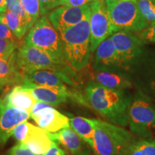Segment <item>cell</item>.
Masks as SVG:
<instances>
[{
  "mask_svg": "<svg viewBox=\"0 0 155 155\" xmlns=\"http://www.w3.org/2000/svg\"><path fill=\"white\" fill-rule=\"evenodd\" d=\"M30 124V123H29L27 121H24L17 125L13 130L12 136L19 141V143L22 142L23 139H24L28 131Z\"/></svg>",
  "mask_w": 155,
  "mask_h": 155,
  "instance_id": "83f0119b",
  "label": "cell"
},
{
  "mask_svg": "<svg viewBox=\"0 0 155 155\" xmlns=\"http://www.w3.org/2000/svg\"><path fill=\"white\" fill-rule=\"evenodd\" d=\"M89 18L91 52L94 53L101 42L117 32L112 25L104 0L90 4Z\"/></svg>",
  "mask_w": 155,
  "mask_h": 155,
  "instance_id": "9c48e42d",
  "label": "cell"
},
{
  "mask_svg": "<svg viewBox=\"0 0 155 155\" xmlns=\"http://www.w3.org/2000/svg\"><path fill=\"white\" fill-rule=\"evenodd\" d=\"M60 1L61 0H39L41 15H45L50 9L55 8Z\"/></svg>",
  "mask_w": 155,
  "mask_h": 155,
  "instance_id": "4dcf8cb0",
  "label": "cell"
},
{
  "mask_svg": "<svg viewBox=\"0 0 155 155\" xmlns=\"http://www.w3.org/2000/svg\"><path fill=\"white\" fill-rule=\"evenodd\" d=\"M89 18L60 34L64 58L73 71H79L83 69L90 60L91 52Z\"/></svg>",
  "mask_w": 155,
  "mask_h": 155,
  "instance_id": "7a4b0ae2",
  "label": "cell"
},
{
  "mask_svg": "<svg viewBox=\"0 0 155 155\" xmlns=\"http://www.w3.org/2000/svg\"><path fill=\"white\" fill-rule=\"evenodd\" d=\"M16 53L17 51L8 59L0 58V85L2 88L22 82V76L16 65Z\"/></svg>",
  "mask_w": 155,
  "mask_h": 155,
  "instance_id": "d6986e66",
  "label": "cell"
},
{
  "mask_svg": "<svg viewBox=\"0 0 155 155\" xmlns=\"http://www.w3.org/2000/svg\"><path fill=\"white\" fill-rule=\"evenodd\" d=\"M85 93L90 107L110 123L123 127L129 124V110L132 99L124 91L91 82L87 85Z\"/></svg>",
  "mask_w": 155,
  "mask_h": 155,
  "instance_id": "6da1fadb",
  "label": "cell"
},
{
  "mask_svg": "<svg viewBox=\"0 0 155 155\" xmlns=\"http://www.w3.org/2000/svg\"><path fill=\"white\" fill-rule=\"evenodd\" d=\"M7 10L13 12L18 15L27 31L30 30L29 18L22 7L20 0H7Z\"/></svg>",
  "mask_w": 155,
  "mask_h": 155,
  "instance_id": "d4e9b609",
  "label": "cell"
},
{
  "mask_svg": "<svg viewBox=\"0 0 155 155\" xmlns=\"http://www.w3.org/2000/svg\"><path fill=\"white\" fill-rule=\"evenodd\" d=\"M20 85L28 88L38 101L46 103L51 106H59L67 102L68 98L71 99L68 94L58 89L38 86L25 80H22Z\"/></svg>",
  "mask_w": 155,
  "mask_h": 155,
  "instance_id": "9a60e30c",
  "label": "cell"
},
{
  "mask_svg": "<svg viewBox=\"0 0 155 155\" xmlns=\"http://www.w3.org/2000/svg\"><path fill=\"white\" fill-rule=\"evenodd\" d=\"M0 88H2V86H1V85H0Z\"/></svg>",
  "mask_w": 155,
  "mask_h": 155,
  "instance_id": "8d00e7d4",
  "label": "cell"
},
{
  "mask_svg": "<svg viewBox=\"0 0 155 155\" xmlns=\"http://www.w3.org/2000/svg\"><path fill=\"white\" fill-rule=\"evenodd\" d=\"M154 1H155V0H154Z\"/></svg>",
  "mask_w": 155,
  "mask_h": 155,
  "instance_id": "ab89813d",
  "label": "cell"
},
{
  "mask_svg": "<svg viewBox=\"0 0 155 155\" xmlns=\"http://www.w3.org/2000/svg\"><path fill=\"white\" fill-rule=\"evenodd\" d=\"M131 134L139 138H150L155 129V108L147 96L137 94L129 110Z\"/></svg>",
  "mask_w": 155,
  "mask_h": 155,
  "instance_id": "52a82bcc",
  "label": "cell"
},
{
  "mask_svg": "<svg viewBox=\"0 0 155 155\" xmlns=\"http://www.w3.org/2000/svg\"><path fill=\"white\" fill-rule=\"evenodd\" d=\"M16 65L22 76L25 73L38 70H51L70 76L73 74V69L65 61L45 50L25 44L19 46L17 51Z\"/></svg>",
  "mask_w": 155,
  "mask_h": 155,
  "instance_id": "3957f363",
  "label": "cell"
},
{
  "mask_svg": "<svg viewBox=\"0 0 155 155\" xmlns=\"http://www.w3.org/2000/svg\"><path fill=\"white\" fill-rule=\"evenodd\" d=\"M30 118L39 127L47 132L55 134L70 127V119L46 103H35L30 112Z\"/></svg>",
  "mask_w": 155,
  "mask_h": 155,
  "instance_id": "30bf717a",
  "label": "cell"
},
{
  "mask_svg": "<svg viewBox=\"0 0 155 155\" xmlns=\"http://www.w3.org/2000/svg\"><path fill=\"white\" fill-rule=\"evenodd\" d=\"M19 144L24 145L34 154L43 155L57 143L52 138L51 134L30 124L26 136Z\"/></svg>",
  "mask_w": 155,
  "mask_h": 155,
  "instance_id": "4fadbf2b",
  "label": "cell"
},
{
  "mask_svg": "<svg viewBox=\"0 0 155 155\" xmlns=\"http://www.w3.org/2000/svg\"><path fill=\"white\" fill-rule=\"evenodd\" d=\"M7 155H35L22 144H16L9 150Z\"/></svg>",
  "mask_w": 155,
  "mask_h": 155,
  "instance_id": "1f68e13d",
  "label": "cell"
},
{
  "mask_svg": "<svg viewBox=\"0 0 155 155\" xmlns=\"http://www.w3.org/2000/svg\"><path fill=\"white\" fill-rule=\"evenodd\" d=\"M111 22L116 31L127 30L134 33L149 26L134 2L104 0Z\"/></svg>",
  "mask_w": 155,
  "mask_h": 155,
  "instance_id": "5b68a950",
  "label": "cell"
},
{
  "mask_svg": "<svg viewBox=\"0 0 155 155\" xmlns=\"http://www.w3.org/2000/svg\"><path fill=\"white\" fill-rule=\"evenodd\" d=\"M20 2L25 13L28 15L31 29L41 15L39 0H20Z\"/></svg>",
  "mask_w": 155,
  "mask_h": 155,
  "instance_id": "cb8c5ba5",
  "label": "cell"
},
{
  "mask_svg": "<svg viewBox=\"0 0 155 155\" xmlns=\"http://www.w3.org/2000/svg\"><path fill=\"white\" fill-rule=\"evenodd\" d=\"M94 79L95 82L101 86L116 90L124 91L133 87L132 83L129 79L113 71H96Z\"/></svg>",
  "mask_w": 155,
  "mask_h": 155,
  "instance_id": "ac0fdd59",
  "label": "cell"
},
{
  "mask_svg": "<svg viewBox=\"0 0 155 155\" xmlns=\"http://www.w3.org/2000/svg\"><path fill=\"white\" fill-rule=\"evenodd\" d=\"M141 16L149 26L155 22V1L154 0H135Z\"/></svg>",
  "mask_w": 155,
  "mask_h": 155,
  "instance_id": "603a6c76",
  "label": "cell"
},
{
  "mask_svg": "<svg viewBox=\"0 0 155 155\" xmlns=\"http://www.w3.org/2000/svg\"><path fill=\"white\" fill-rule=\"evenodd\" d=\"M30 117L28 111L12 107L0 98V145L7 143L12 136L13 130L19 124L26 121Z\"/></svg>",
  "mask_w": 155,
  "mask_h": 155,
  "instance_id": "7c38bea8",
  "label": "cell"
},
{
  "mask_svg": "<svg viewBox=\"0 0 155 155\" xmlns=\"http://www.w3.org/2000/svg\"><path fill=\"white\" fill-rule=\"evenodd\" d=\"M90 5L82 7H58L48 14V18L59 34L90 17Z\"/></svg>",
  "mask_w": 155,
  "mask_h": 155,
  "instance_id": "8fae6325",
  "label": "cell"
},
{
  "mask_svg": "<svg viewBox=\"0 0 155 155\" xmlns=\"http://www.w3.org/2000/svg\"><path fill=\"white\" fill-rule=\"evenodd\" d=\"M0 22L7 25L14 35L19 40H21L28 32L18 15L13 12L6 9L4 12H2Z\"/></svg>",
  "mask_w": 155,
  "mask_h": 155,
  "instance_id": "7402d4cb",
  "label": "cell"
},
{
  "mask_svg": "<svg viewBox=\"0 0 155 155\" xmlns=\"http://www.w3.org/2000/svg\"><path fill=\"white\" fill-rule=\"evenodd\" d=\"M94 121V151L100 155H119L136 139L123 127L99 119Z\"/></svg>",
  "mask_w": 155,
  "mask_h": 155,
  "instance_id": "277c9868",
  "label": "cell"
},
{
  "mask_svg": "<svg viewBox=\"0 0 155 155\" xmlns=\"http://www.w3.org/2000/svg\"><path fill=\"white\" fill-rule=\"evenodd\" d=\"M94 155H100V154H98V153H96V152H94Z\"/></svg>",
  "mask_w": 155,
  "mask_h": 155,
  "instance_id": "d590c367",
  "label": "cell"
},
{
  "mask_svg": "<svg viewBox=\"0 0 155 155\" xmlns=\"http://www.w3.org/2000/svg\"><path fill=\"white\" fill-rule=\"evenodd\" d=\"M143 43H154L155 42V22L148 26L144 30L135 33Z\"/></svg>",
  "mask_w": 155,
  "mask_h": 155,
  "instance_id": "4316f807",
  "label": "cell"
},
{
  "mask_svg": "<svg viewBox=\"0 0 155 155\" xmlns=\"http://www.w3.org/2000/svg\"><path fill=\"white\" fill-rule=\"evenodd\" d=\"M43 155H65V153L64 152V151L62 149L58 147L57 144H56Z\"/></svg>",
  "mask_w": 155,
  "mask_h": 155,
  "instance_id": "d6a6232c",
  "label": "cell"
},
{
  "mask_svg": "<svg viewBox=\"0 0 155 155\" xmlns=\"http://www.w3.org/2000/svg\"><path fill=\"white\" fill-rule=\"evenodd\" d=\"M119 155H155V139L152 137L135 139Z\"/></svg>",
  "mask_w": 155,
  "mask_h": 155,
  "instance_id": "44dd1931",
  "label": "cell"
},
{
  "mask_svg": "<svg viewBox=\"0 0 155 155\" xmlns=\"http://www.w3.org/2000/svg\"><path fill=\"white\" fill-rule=\"evenodd\" d=\"M1 14H2V12H0V16H1Z\"/></svg>",
  "mask_w": 155,
  "mask_h": 155,
  "instance_id": "74e56055",
  "label": "cell"
},
{
  "mask_svg": "<svg viewBox=\"0 0 155 155\" xmlns=\"http://www.w3.org/2000/svg\"><path fill=\"white\" fill-rule=\"evenodd\" d=\"M18 44L9 40L0 39V58L8 59L13 53L16 52Z\"/></svg>",
  "mask_w": 155,
  "mask_h": 155,
  "instance_id": "484cf974",
  "label": "cell"
},
{
  "mask_svg": "<svg viewBox=\"0 0 155 155\" xmlns=\"http://www.w3.org/2000/svg\"><path fill=\"white\" fill-rule=\"evenodd\" d=\"M95 51L94 67L96 71L115 72V70L119 68L117 53L111 37L104 40Z\"/></svg>",
  "mask_w": 155,
  "mask_h": 155,
  "instance_id": "5bb4252c",
  "label": "cell"
},
{
  "mask_svg": "<svg viewBox=\"0 0 155 155\" xmlns=\"http://www.w3.org/2000/svg\"><path fill=\"white\" fill-rule=\"evenodd\" d=\"M51 137L56 143L65 147L73 155H91V150L87 147L86 143L71 127L51 134Z\"/></svg>",
  "mask_w": 155,
  "mask_h": 155,
  "instance_id": "2e32d148",
  "label": "cell"
},
{
  "mask_svg": "<svg viewBox=\"0 0 155 155\" xmlns=\"http://www.w3.org/2000/svg\"><path fill=\"white\" fill-rule=\"evenodd\" d=\"M25 45L45 50L65 61L61 35L45 15L39 18L29 30Z\"/></svg>",
  "mask_w": 155,
  "mask_h": 155,
  "instance_id": "8992f818",
  "label": "cell"
},
{
  "mask_svg": "<svg viewBox=\"0 0 155 155\" xmlns=\"http://www.w3.org/2000/svg\"><path fill=\"white\" fill-rule=\"evenodd\" d=\"M96 0H61L56 5L58 6H65V7H82V6L90 5Z\"/></svg>",
  "mask_w": 155,
  "mask_h": 155,
  "instance_id": "f1b7e54d",
  "label": "cell"
},
{
  "mask_svg": "<svg viewBox=\"0 0 155 155\" xmlns=\"http://www.w3.org/2000/svg\"><path fill=\"white\" fill-rule=\"evenodd\" d=\"M111 38L117 53L119 68L127 70L138 62L144 51V43L135 33L119 30Z\"/></svg>",
  "mask_w": 155,
  "mask_h": 155,
  "instance_id": "ba28073f",
  "label": "cell"
},
{
  "mask_svg": "<svg viewBox=\"0 0 155 155\" xmlns=\"http://www.w3.org/2000/svg\"><path fill=\"white\" fill-rule=\"evenodd\" d=\"M2 98L8 106L30 113L37 102L30 91L22 85H16Z\"/></svg>",
  "mask_w": 155,
  "mask_h": 155,
  "instance_id": "e0dca14e",
  "label": "cell"
},
{
  "mask_svg": "<svg viewBox=\"0 0 155 155\" xmlns=\"http://www.w3.org/2000/svg\"><path fill=\"white\" fill-rule=\"evenodd\" d=\"M1 89H2V88H0V90H1Z\"/></svg>",
  "mask_w": 155,
  "mask_h": 155,
  "instance_id": "f35d334b",
  "label": "cell"
},
{
  "mask_svg": "<svg viewBox=\"0 0 155 155\" xmlns=\"http://www.w3.org/2000/svg\"><path fill=\"white\" fill-rule=\"evenodd\" d=\"M0 39H4V40H9L13 41L18 44L19 39H17L14 35V34L12 32V31L8 28V27L2 22H0Z\"/></svg>",
  "mask_w": 155,
  "mask_h": 155,
  "instance_id": "f546056e",
  "label": "cell"
},
{
  "mask_svg": "<svg viewBox=\"0 0 155 155\" xmlns=\"http://www.w3.org/2000/svg\"><path fill=\"white\" fill-rule=\"evenodd\" d=\"M7 9V0H0V12H4Z\"/></svg>",
  "mask_w": 155,
  "mask_h": 155,
  "instance_id": "836d02e7",
  "label": "cell"
},
{
  "mask_svg": "<svg viewBox=\"0 0 155 155\" xmlns=\"http://www.w3.org/2000/svg\"><path fill=\"white\" fill-rule=\"evenodd\" d=\"M70 127L78 134L89 147L94 150V121L82 116H75L70 119Z\"/></svg>",
  "mask_w": 155,
  "mask_h": 155,
  "instance_id": "ffe728a7",
  "label": "cell"
},
{
  "mask_svg": "<svg viewBox=\"0 0 155 155\" xmlns=\"http://www.w3.org/2000/svg\"><path fill=\"white\" fill-rule=\"evenodd\" d=\"M115 1H133L135 2V0H115Z\"/></svg>",
  "mask_w": 155,
  "mask_h": 155,
  "instance_id": "e575fe53",
  "label": "cell"
}]
</instances>
